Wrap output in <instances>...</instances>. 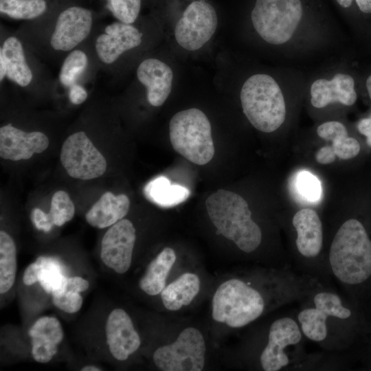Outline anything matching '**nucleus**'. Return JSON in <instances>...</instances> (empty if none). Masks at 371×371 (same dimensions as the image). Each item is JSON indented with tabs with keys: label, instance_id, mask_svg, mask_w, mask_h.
Listing matches in <instances>:
<instances>
[{
	"label": "nucleus",
	"instance_id": "7c9ffc66",
	"mask_svg": "<svg viewBox=\"0 0 371 371\" xmlns=\"http://www.w3.org/2000/svg\"><path fill=\"white\" fill-rule=\"evenodd\" d=\"M104 7L118 21L133 24L137 19L142 0H102Z\"/></svg>",
	"mask_w": 371,
	"mask_h": 371
},
{
	"label": "nucleus",
	"instance_id": "39448f33",
	"mask_svg": "<svg viewBox=\"0 0 371 371\" xmlns=\"http://www.w3.org/2000/svg\"><path fill=\"white\" fill-rule=\"evenodd\" d=\"M304 95L313 109L352 108L360 94L359 67L343 55L306 76Z\"/></svg>",
	"mask_w": 371,
	"mask_h": 371
},
{
	"label": "nucleus",
	"instance_id": "c85d7f7f",
	"mask_svg": "<svg viewBox=\"0 0 371 371\" xmlns=\"http://www.w3.org/2000/svg\"><path fill=\"white\" fill-rule=\"evenodd\" d=\"M363 328L352 356L371 370V297L362 305Z\"/></svg>",
	"mask_w": 371,
	"mask_h": 371
},
{
	"label": "nucleus",
	"instance_id": "412c9836",
	"mask_svg": "<svg viewBox=\"0 0 371 371\" xmlns=\"http://www.w3.org/2000/svg\"><path fill=\"white\" fill-rule=\"evenodd\" d=\"M71 2L73 0H0V12L13 19L35 20Z\"/></svg>",
	"mask_w": 371,
	"mask_h": 371
},
{
	"label": "nucleus",
	"instance_id": "0eeeda50",
	"mask_svg": "<svg viewBox=\"0 0 371 371\" xmlns=\"http://www.w3.org/2000/svg\"><path fill=\"white\" fill-rule=\"evenodd\" d=\"M291 225L295 232L292 267L324 284H331L324 250L323 224L317 213L311 208H302L293 216Z\"/></svg>",
	"mask_w": 371,
	"mask_h": 371
},
{
	"label": "nucleus",
	"instance_id": "bb28decb",
	"mask_svg": "<svg viewBox=\"0 0 371 371\" xmlns=\"http://www.w3.org/2000/svg\"><path fill=\"white\" fill-rule=\"evenodd\" d=\"M41 262V269L38 282L45 292L52 295L60 293L65 285L67 278L58 262L47 257L38 258Z\"/></svg>",
	"mask_w": 371,
	"mask_h": 371
},
{
	"label": "nucleus",
	"instance_id": "c756f323",
	"mask_svg": "<svg viewBox=\"0 0 371 371\" xmlns=\"http://www.w3.org/2000/svg\"><path fill=\"white\" fill-rule=\"evenodd\" d=\"M49 216L54 225L60 227L70 221L75 214V207L69 195L63 190L52 196Z\"/></svg>",
	"mask_w": 371,
	"mask_h": 371
},
{
	"label": "nucleus",
	"instance_id": "4be33fe9",
	"mask_svg": "<svg viewBox=\"0 0 371 371\" xmlns=\"http://www.w3.org/2000/svg\"><path fill=\"white\" fill-rule=\"evenodd\" d=\"M0 57L6 65V77L21 87L28 86L33 78L21 41L16 36L8 37L0 47Z\"/></svg>",
	"mask_w": 371,
	"mask_h": 371
},
{
	"label": "nucleus",
	"instance_id": "f3484780",
	"mask_svg": "<svg viewBox=\"0 0 371 371\" xmlns=\"http://www.w3.org/2000/svg\"><path fill=\"white\" fill-rule=\"evenodd\" d=\"M137 76L146 88L150 104L153 106L162 105L172 89L173 73L171 68L158 59L147 58L139 65Z\"/></svg>",
	"mask_w": 371,
	"mask_h": 371
},
{
	"label": "nucleus",
	"instance_id": "a211bd4d",
	"mask_svg": "<svg viewBox=\"0 0 371 371\" xmlns=\"http://www.w3.org/2000/svg\"><path fill=\"white\" fill-rule=\"evenodd\" d=\"M28 335L31 338L32 357L41 363L52 359L64 337L61 324L50 316L38 318L29 329Z\"/></svg>",
	"mask_w": 371,
	"mask_h": 371
},
{
	"label": "nucleus",
	"instance_id": "393cba45",
	"mask_svg": "<svg viewBox=\"0 0 371 371\" xmlns=\"http://www.w3.org/2000/svg\"><path fill=\"white\" fill-rule=\"evenodd\" d=\"M144 193L150 201L164 207H173L183 203L190 194L187 188L172 184L164 176L151 180L145 186Z\"/></svg>",
	"mask_w": 371,
	"mask_h": 371
},
{
	"label": "nucleus",
	"instance_id": "f257e3e1",
	"mask_svg": "<svg viewBox=\"0 0 371 371\" xmlns=\"http://www.w3.org/2000/svg\"><path fill=\"white\" fill-rule=\"evenodd\" d=\"M250 22L259 38L286 60L328 52L344 38L318 0H255Z\"/></svg>",
	"mask_w": 371,
	"mask_h": 371
},
{
	"label": "nucleus",
	"instance_id": "2f4dec72",
	"mask_svg": "<svg viewBox=\"0 0 371 371\" xmlns=\"http://www.w3.org/2000/svg\"><path fill=\"white\" fill-rule=\"evenodd\" d=\"M296 190L305 200L316 201L321 195V185L317 178L306 171L297 174L295 179Z\"/></svg>",
	"mask_w": 371,
	"mask_h": 371
},
{
	"label": "nucleus",
	"instance_id": "20e7f679",
	"mask_svg": "<svg viewBox=\"0 0 371 371\" xmlns=\"http://www.w3.org/2000/svg\"><path fill=\"white\" fill-rule=\"evenodd\" d=\"M305 84L306 75L293 67L251 74L240 91L243 113L258 131L273 133L286 122L289 101L304 95Z\"/></svg>",
	"mask_w": 371,
	"mask_h": 371
},
{
	"label": "nucleus",
	"instance_id": "2eb2a0df",
	"mask_svg": "<svg viewBox=\"0 0 371 371\" xmlns=\"http://www.w3.org/2000/svg\"><path fill=\"white\" fill-rule=\"evenodd\" d=\"M47 136L40 131L25 132L11 124L0 128V157L12 161L27 160L49 146Z\"/></svg>",
	"mask_w": 371,
	"mask_h": 371
},
{
	"label": "nucleus",
	"instance_id": "f8f14e48",
	"mask_svg": "<svg viewBox=\"0 0 371 371\" xmlns=\"http://www.w3.org/2000/svg\"><path fill=\"white\" fill-rule=\"evenodd\" d=\"M54 16V27L49 43L56 51H71L85 40L91 31L93 12L74 2L62 6Z\"/></svg>",
	"mask_w": 371,
	"mask_h": 371
},
{
	"label": "nucleus",
	"instance_id": "e433bc0d",
	"mask_svg": "<svg viewBox=\"0 0 371 371\" xmlns=\"http://www.w3.org/2000/svg\"><path fill=\"white\" fill-rule=\"evenodd\" d=\"M355 128L364 137L366 145L371 148V111L357 122Z\"/></svg>",
	"mask_w": 371,
	"mask_h": 371
},
{
	"label": "nucleus",
	"instance_id": "473e14b6",
	"mask_svg": "<svg viewBox=\"0 0 371 371\" xmlns=\"http://www.w3.org/2000/svg\"><path fill=\"white\" fill-rule=\"evenodd\" d=\"M52 296L54 305L68 313L78 312L82 306V297L78 292L63 291Z\"/></svg>",
	"mask_w": 371,
	"mask_h": 371
},
{
	"label": "nucleus",
	"instance_id": "4c0bfd02",
	"mask_svg": "<svg viewBox=\"0 0 371 371\" xmlns=\"http://www.w3.org/2000/svg\"><path fill=\"white\" fill-rule=\"evenodd\" d=\"M41 269V262L38 258L34 262L29 265L25 269L23 276V283L27 286H30L38 282Z\"/></svg>",
	"mask_w": 371,
	"mask_h": 371
},
{
	"label": "nucleus",
	"instance_id": "b1692460",
	"mask_svg": "<svg viewBox=\"0 0 371 371\" xmlns=\"http://www.w3.org/2000/svg\"><path fill=\"white\" fill-rule=\"evenodd\" d=\"M200 290V280L197 275L186 273L165 286L161 292L164 306L169 311H177L188 306Z\"/></svg>",
	"mask_w": 371,
	"mask_h": 371
},
{
	"label": "nucleus",
	"instance_id": "1a4fd4ad",
	"mask_svg": "<svg viewBox=\"0 0 371 371\" xmlns=\"http://www.w3.org/2000/svg\"><path fill=\"white\" fill-rule=\"evenodd\" d=\"M205 343L201 333L188 327L172 344L159 347L153 359L163 371H201L205 366Z\"/></svg>",
	"mask_w": 371,
	"mask_h": 371
},
{
	"label": "nucleus",
	"instance_id": "4468645a",
	"mask_svg": "<svg viewBox=\"0 0 371 371\" xmlns=\"http://www.w3.org/2000/svg\"><path fill=\"white\" fill-rule=\"evenodd\" d=\"M142 33L132 24L113 22L105 27L95 41L98 58L105 64H112L125 52L139 46Z\"/></svg>",
	"mask_w": 371,
	"mask_h": 371
},
{
	"label": "nucleus",
	"instance_id": "a878e982",
	"mask_svg": "<svg viewBox=\"0 0 371 371\" xmlns=\"http://www.w3.org/2000/svg\"><path fill=\"white\" fill-rule=\"evenodd\" d=\"M17 270L16 249L14 240L5 231L0 232V293L13 286Z\"/></svg>",
	"mask_w": 371,
	"mask_h": 371
},
{
	"label": "nucleus",
	"instance_id": "9b49d317",
	"mask_svg": "<svg viewBox=\"0 0 371 371\" xmlns=\"http://www.w3.org/2000/svg\"><path fill=\"white\" fill-rule=\"evenodd\" d=\"M218 17L214 7L205 0L190 3L175 28V36L183 48L194 51L202 47L214 34Z\"/></svg>",
	"mask_w": 371,
	"mask_h": 371
},
{
	"label": "nucleus",
	"instance_id": "a19ab883",
	"mask_svg": "<svg viewBox=\"0 0 371 371\" xmlns=\"http://www.w3.org/2000/svg\"><path fill=\"white\" fill-rule=\"evenodd\" d=\"M102 369L96 366L89 365L81 368V371H101Z\"/></svg>",
	"mask_w": 371,
	"mask_h": 371
},
{
	"label": "nucleus",
	"instance_id": "ddd939ff",
	"mask_svg": "<svg viewBox=\"0 0 371 371\" xmlns=\"http://www.w3.org/2000/svg\"><path fill=\"white\" fill-rule=\"evenodd\" d=\"M135 240V229L129 220L122 218L111 225L101 243L104 264L117 273H126L131 265Z\"/></svg>",
	"mask_w": 371,
	"mask_h": 371
},
{
	"label": "nucleus",
	"instance_id": "aec40b11",
	"mask_svg": "<svg viewBox=\"0 0 371 371\" xmlns=\"http://www.w3.org/2000/svg\"><path fill=\"white\" fill-rule=\"evenodd\" d=\"M316 133L324 140L331 142V147L336 156L341 159L357 157L361 151V142L350 134L347 125L341 121H324L318 125Z\"/></svg>",
	"mask_w": 371,
	"mask_h": 371
},
{
	"label": "nucleus",
	"instance_id": "5701e85b",
	"mask_svg": "<svg viewBox=\"0 0 371 371\" xmlns=\"http://www.w3.org/2000/svg\"><path fill=\"white\" fill-rule=\"evenodd\" d=\"M176 260L175 251L164 248L148 265L139 281L140 289L149 295H156L166 286V278Z\"/></svg>",
	"mask_w": 371,
	"mask_h": 371
},
{
	"label": "nucleus",
	"instance_id": "c9c22d12",
	"mask_svg": "<svg viewBox=\"0 0 371 371\" xmlns=\"http://www.w3.org/2000/svg\"><path fill=\"white\" fill-rule=\"evenodd\" d=\"M89 287V283L87 280L79 276L70 277L67 278L64 287L60 293L63 291L81 293L87 291Z\"/></svg>",
	"mask_w": 371,
	"mask_h": 371
},
{
	"label": "nucleus",
	"instance_id": "ea45409f",
	"mask_svg": "<svg viewBox=\"0 0 371 371\" xmlns=\"http://www.w3.org/2000/svg\"><path fill=\"white\" fill-rule=\"evenodd\" d=\"M336 155L331 146H325L318 150L315 155L316 161L321 164H331L336 159Z\"/></svg>",
	"mask_w": 371,
	"mask_h": 371
},
{
	"label": "nucleus",
	"instance_id": "9d476101",
	"mask_svg": "<svg viewBox=\"0 0 371 371\" xmlns=\"http://www.w3.org/2000/svg\"><path fill=\"white\" fill-rule=\"evenodd\" d=\"M60 162L69 176L81 180H90L102 176L107 164L84 131L74 133L63 144Z\"/></svg>",
	"mask_w": 371,
	"mask_h": 371
},
{
	"label": "nucleus",
	"instance_id": "6ab92c4d",
	"mask_svg": "<svg viewBox=\"0 0 371 371\" xmlns=\"http://www.w3.org/2000/svg\"><path fill=\"white\" fill-rule=\"evenodd\" d=\"M129 208L130 200L126 195L106 192L87 212L85 219L91 226L104 229L124 218Z\"/></svg>",
	"mask_w": 371,
	"mask_h": 371
},
{
	"label": "nucleus",
	"instance_id": "dca6fc26",
	"mask_svg": "<svg viewBox=\"0 0 371 371\" xmlns=\"http://www.w3.org/2000/svg\"><path fill=\"white\" fill-rule=\"evenodd\" d=\"M105 331L109 351L118 361L126 360L140 346V337L132 319L122 308H115L110 313Z\"/></svg>",
	"mask_w": 371,
	"mask_h": 371
},
{
	"label": "nucleus",
	"instance_id": "f704fd0d",
	"mask_svg": "<svg viewBox=\"0 0 371 371\" xmlns=\"http://www.w3.org/2000/svg\"><path fill=\"white\" fill-rule=\"evenodd\" d=\"M32 221L38 230L49 232L54 225L52 222L49 214L45 213L39 208H34L32 212Z\"/></svg>",
	"mask_w": 371,
	"mask_h": 371
},
{
	"label": "nucleus",
	"instance_id": "cd10ccee",
	"mask_svg": "<svg viewBox=\"0 0 371 371\" xmlns=\"http://www.w3.org/2000/svg\"><path fill=\"white\" fill-rule=\"evenodd\" d=\"M88 65L87 54L82 50L74 49L65 58L59 73L60 83L69 87L77 83L78 79L82 75Z\"/></svg>",
	"mask_w": 371,
	"mask_h": 371
},
{
	"label": "nucleus",
	"instance_id": "423d86ee",
	"mask_svg": "<svg viewBox=\"0 0 371 371\" xmlns=\"http://www.w3.org/2000/svg\"><path fill=\"white\" fill-rule=\"evenodd\" d=\"M217 234L233 241L243 253L256 251L262 242L260 227L252 219L247 201L239 194L220 189L205 202Z\"/></svg>",
	"mask_w": 371,
	"mask_h": 371
},
{
	"label": "nucleus",
	"instance_id": "7ed1b4c3",
	"mask_svg": "<svg viewBox=\"0 0 371 371\" xmlns=\"http://www.w3.org/2000/svg\"><path fill=\"white\" fill-rule=\"evenodd\" d=\"M328 271L343 293L363 305L371 297V221L344 220L326 251Z\"/></svg>",
	"mask_w": 371,
	"mask_h": 371
},
{
	"label": "nucleus",
	"instance_id": "6e6552de",
	"mask_svg": "<svg viewBox=\"0 0 371 371\" xmlns=\"http://www.w3.org/2000/svg\"><path fill=\"white\" fill-rule=\"evenodd\" d=\"M169 133L174 150L188 161L201 166L213 158L211 124L201 110L191 108L175 114L170 121Z\"/></svg>",
	"mask_w": 371,
	"mask_h": 371
},
{
	"label": "nucleus",
	"instance_id": "58836bf2",
	"mask_svg": "<svg viewBox=\"0 0 371 371\" xmlns=\"http://www.w3.org/2000/svg\"><path fill=\"white\" fill-rule=\"evenodd\" d=\"M69 100L74 104H80L87 98L88 94L85 88L78 84H74L69 87Z\"/></svg>",
	"mask_w": 371,
	"mask_h": 371
},
{
	"label": "nucleus",
	"instance_id": "f03ea898",
	"mask_svg": "<svg viewBox=\"0 0 371 371\" xmlns=\"http://www.w3.org/2000/svg\"><path fill=\"white\" fill-rule=\"evenodd\" d=\"M298 302L295 317L306 340L328 352L352 354L363 328L362 306L322 282Z\"/></svg>",
	"mask_w": 371,
	"mask_h": 371
},
{
	"label": "nucleus",
	"instance_id": "72a5a7b5",
	"mask_svg": "<svg viewBox=\"0 0 371 371\" xmlns=\"http://www.w3.org/2000/svg\"><path fill=\"white\" fill-rule=\"evenodd\" d=\"M361 95L371 104V65L359 68Z\"/></svg>",
	"mask_w": 371,
	"mask_h": 371
}]
</instances>
